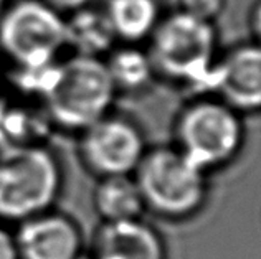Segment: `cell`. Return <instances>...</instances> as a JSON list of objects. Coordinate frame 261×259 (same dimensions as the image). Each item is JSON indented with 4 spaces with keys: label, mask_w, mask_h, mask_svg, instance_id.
<instances>
[{
    "label": "cell",
    "mask_w": 261,
    "mask_h": 259,
    "mask_svg": "<svg viewBox=\"0 0 261 259\" xmlns=\"http://www.w3.org/2000/svg\"><path fill=\"white\" fill-rule=\"evenodd\" d=\"M250 26H251V33H253V40L261 43V0L253 7V10H251Z\"/></svg>",
    "instance_id": "ac0fdd59"
},
{
    "label": "cell",
    "mask_w": 261,
    "mask_h": 259,
    "mask_svg": "<svg viewBox=\"0 0 261 259\" xmlns=\"http://www.w3.org/2000/svg\"><path fill=\"white\" fill-rule=\"evenodd\" d=\"M89 259H169V246L161 229L146 216L99 221L89 244Z\"/></svg>",
    "instance_id": "30bf717a"
},
{
    "label": "cell",
    "mask_w": 261,
    "mask_h": 259,
    "mask_svg": "<svg viewBox=\"0 0 261 259\" xmlns=\"http://www.w3.org/2000/svg\"><path fill=\"white\" fill-rule=\"evenodd\" d=\"M223 9L225 0H180V12L212 23L222 15Z\"/></svg>",
    "instance_id": "9a60e30c"
},
{
    "label": "cell",
    "mask_w": 261,
    "mask_h": 259,
    "mask_svg": "<svg viewBox=\"0 0 261 259\" xmlns=\"http://www.w3.org/2000/svg\"><path fill=\"white\" fill-rule=\"evenodd\" d=\"M93 208L101 223L146 216V207L134 175H111L96 179Z\"/></svg>",
    "instance_id": "7c38bea8"
},
{
    "label": "cell",
    "mask_w": 261,
    "mask_h": 259,
    "mask_svg": "<svg viewBox=\"0 0 261 259\" xmlns=\"http://www.w3.org/2000/svg\"><path fill=\"white\" fill-rule=\"evenodd\" d=\"M105 63L119 96L142 94L159 81L152 58L142 45H116L105 56Z\"/></svg>",
    "instance_id": "8fae6325"
},
{
    "label": "cell",
    "mask_w": 261,
    "mask_h": 259,
    "mask_svg": "<svg viewBox=\"0 0 261 259\" xmlns=\"http://www.w3.org/2000/svg\"><path fill=\"white\" fill-rule=\"evenodd\" d=\"M105 13L121 43L142 45L161 20L155 0H109Z\"/></svg>",
    "instance_id": "4fadbf2b"
},
{
    "label": "cell",
    "mask_w": 261,
    "mask_h": 259,
    "mask_svg": "<svg viewBox=\"0 0 261 259\" xmlns=\"http://www.w3.org/2000/svg\"><path fill=\"white\" fill-rule=\"evenodd\" d=\"M0 259H18L13 233L0 223Z\"/></svg>",
    "instance_id": "2e32d148"
},
{
    "label": "cell",
    "mask_w": 261,
    "mask_h": 259,
    "mask_svg": "<svg viewBox=\"0 0 261 259\" xmlns=\"http://www.w3.org/2000/svg\"><path fill=\"white\" fill-rule=\"evenodd\" d=\"M118 98L105 58L74 53L51 68L40 93L51 124L76 134L111 112Z\"/></svg>",
    "instance_id": "7a4b0ae2"
},
{
    "label": "cell",
    "mask_w": 261,
    "mask_h": 259,
    "mask_svg": "<svg viewBox=\"0 0 261 259\" xmlns=\"http://www.w3.org/2000/svg\"><path fill=\"white\" fill-rule=\"evenodd\" d=\"M78 134L80 159L96 179L134 175L149 149L142 126L116 109Z\"/></svg>",
    "instance_id": "52a82bcc"
},
{
    "label": "cell",
    "mask_w": 261,
    "mask_h": 259,
    "mask_svg": "<svg viewBox=\"0 0 261 259\" xmlns=\"http://www.w3.org/2000/svg\"><path fill=\"white\" fill-rule=\"evenodd\" d=\"M147 42L159 81L182 90L187 98L214 94L220 56L214 23L178 10L159 20Z\"/></svg>",
    "instance_id": "6da1fadb"
},
{
    "label": "cell",
    "mask_w": 261,
    "mask_h": 259,
    "mask_svg": "<svg viewBox=\"0 0 261 259\" xmlns=\"http://www.w3.org/2000/svg\"><path fill=\"white\" fill-rule=\"evenodd\" d=\"M172 144L207 174L230 167L246 142L245 116L215 94L192 96L174 119Z\"/></svg>",
    "instance_id": "277c9868"
},
{
    "label": "cell",
    "mask_w": 261,
    "mask_h": 259,
    "mask_svg": "<svg viewBox=\"0 0 261 259\" xmlns=\"http://www.w3.org/2000/svg\"><path fill=\"white\" fill-rule=\"evenodd\" d=\"M63 187V170L50 149L29 144L0 154V223H20L51 210Z\"/></svg>",
    "instance_id": "5b68a950"
},
{
    "label": "cell",
    "mask_w": 261,
    "mask_h": 259,
    "mask_svg": "<svg viewBox=\"0 0 261 259\" xmlns=\"http://www.w3.org/2000/svg\"><path fill=\"white\" fill-rule=\"evenodd\" d=\"M88 4V0H48V5L53 7L57 12H78L81 9H85Z\"/></svg>",
    "instance_id": "e0dca14e"
},
{
    "label": "cell",
    "mask_w": 261,
    "mask_h": 259,
    "mask_svg": "<svg viewBox=\"0 0 261 259\" xmlns=\"http://www.w3.org/2000/svg\"><path fill=\"white\" fill-rule=\"evenodd\" d=\"M4 5H5V0H0V17H2V13H4Z\"/></svg>",
    "instance_id": "d6986e66"
},
{
    "label": "cell",
    "mask_w": 261,
    "mask_h": 259,
    "mask_svg": "<svg viewBox=\"0 0 261 259\" xmlns=\"http://www.w3.org/2000/svg\"><path fill=\"white\" fill-rule=\"evenodd\" d=\"M12 233L18 259H81L85 251L76 220L53 208L17 223Z\"/></svg>",
    "instance_id": "ba28073f"
},
{
    "label": "cell",
    "mask_w": 261,
    "mask_h": 259,
    "mask_svg": "<svg viewBox=\"0 0 261 259\" xmlns=\"http://www.w3.org/2000/svg\"><path fill=\"white\" fill-rule=\"evenodd\" d=\"M66 48V20L48 4L25 0L0 17V50L18 71L57 63Z\"/></svg>",
    "instance_id": "8992f818"
},
{
    "label": "cell",
    "mask_w": 261,
    "mask_h": 259,
    "mask_svg": "<svg viewBox=\"0 0 261 259\" xmlns=\"http://www.w3.org/2000/svg\"><path fill=\"white\" fill-rule=\"evenodd\" d=\"M134 179L146 215L162 221L194 220L210 198V174L187 159L174 144L149 147L136 168Z\"/></svg>",
    "instance_id": "3957f363"
},
{
    "label": "cell",
    "mask_w": 261,
    "mask_h": 259,
    "mask_svg": "<svg viewBox=\"0 0 261 259\" xmlns=\"http://www.w3.org/2000/svg\"><path fill=\"white\" fill-rule=\"evenodd\" d=\"M116 45L118 40L106 13L81 9L66 20V46L74 54L105 58Z\"/></svg>",
    "instance_id": "5bb4252c"
},
{
    "label": "cell",
    "mask_w": 261,
    "mask_h": 259,
    "mask_svg": "<svg viewBox=\"0 0 261 259\" xmlns=\"http://www.w3.org/2000/svg\"><path fill=\"white\" fill-rule=\"evenodd\" d=\"M214 94L240 114H261V43L235 45L220 53Z\"/></svg>",
    "instance_id": "9c48e42d"
}]
</instances>
